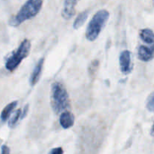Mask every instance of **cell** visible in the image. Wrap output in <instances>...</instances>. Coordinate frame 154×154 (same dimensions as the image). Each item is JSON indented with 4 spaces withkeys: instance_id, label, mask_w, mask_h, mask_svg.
<instances>
[{
    "instance_id": "obj_4",
    "label": "cell",
    "mask_w": 154,
    "mask_h": 154,
    "mask_svg": "<svg viewBox=\"0 0 154 154\" xmlns=\"http://www.w3.org/2000/svg\"><path fill=\"white\" fill-rule=\"evenodd\" d=\"M31 49V42L28 39H24L17 49L6 60L5 68L9 72H14L23 61L28 57Z\"/></svg>"
},
{
    "instance_id": "obj_14",
    "label": "cell",
    "mask_w": 154,
    "mask_h": 154,
    "mask_svg": "<svg viewBox=\"0 0 154 154\" xmlns=\"http://www.w3.org/2000/svg\"><path fill=\"white\" fill-rule=\"evenodd\" d=\"M147 108L150 112H154V92L148 96L147 100Z\"/></svg>"
},
{
    "instance_id": "obj_5",
    "label": "cell",
    "mask_w": 154,
    "mask_h": 154,
    "mask_svg": "<svg viewBox=\"0 0 154 154\" xmlns=\"http://www.w3.org/2000/svg\"><path fill=\"white\" fill-rule=\"evenodd\" d=\"M119 63H120V68L122 73L123 75H129L132 69L130 51L127 50L122 51L119 57Z\"/></svg>"
},
{
    "instance_id": "obj_10",
    "label": "cell",
    "mask_w": 154,
    "mask_h": 154,
    "mask_svg": "<svg viewBox=\"0 0 154 154\" xmlns=\"http://www.w3.org/2000/svg\"><path fill=\"white\" fill-rule=\"evenodd\" d=\"M140 38L149 45H154V32L150 29H143L139 32Z\"/></svg>"
},
{
    "instance_id": "obj_9",
    "label": "cell",
    "mask_w": 154,
    "mask_h": 154,
    "mask_svg": "<svg viewBox=\"0 0 154 154\" xmlns=\"http://www.w3.org/2000/svg\"><path fill=\"white\" fill-rule=\"evenodd\" d=\"M60 123L63 129H68L72 127L75 123V117L72 113L69 111H66L60 114Z\"/></svg>"
},
{
    "instance_id": "obj_7",
    "label": "cell",
    "mask_w": 154,
    "mask_h": 154,
    "mask_svg": "<svg viewBox=\"0 0 154 154\" xmlns=\"http://www.w3.org/2000/svg\"><path fill=\"white\" fill-rule=\"evenodd\" d=\"M78 0H65L62 16L64 19L70 20L75 14V7Z\"/></svg>"
},
{
    "instance_id": "obj_19",
    "label": "cell",
    "mask_w": 154,
    "mask_h": 154,
    "mask_svg": "<svg viewBox=\"0 0 154 154\" xmlns=\"http://www.w3.org/2000/svg\"><path fill=\"white\" fill-rule=\"evenodd\" d=\"M150 135H151L152 136H153V137H154V123H153V126H152L151 131H150Z\"/></svg>"
},
{
    "instance_id": "obj_18",
    "label": "cell",
    "mask_w": 154,
    "mask_h": 154,
    "mask_svg": "<svg viewBox=\"0 0 154 154\" xmlns=\"http://www.w3.org/2000/svg\"><path fill=\"white\" fill-rule=\"evenodd\" d=\"M1 154H10V148L7 145H3L2 147Z\"/></svg>"
},
{
    "instance_id": "obj_11",
    "label": "cell",
    "mask_w": 154,
    "mask_h": 154,
    "mask_svg": "<svg viewBox=\"0 0 154 154\" xmlns=\"http://www.w3.org/2000/svg\"><path fill=\"white\" fill-rule=\"evenodd\" d=\"M17 105V101H14L5 107V108L2 111L1 116H0L2 121L5 122L8 120V118L10 117L11 114L12 113L13 110L16 108Z\"/></svg>"
},
{
    "instance_id": "obj_12",
    "label": "cell",
    "mask_w": 154,
    "mask_h": 154,
    "mask_svg": "<svg viewBox=\"0 0 154 154\" xmlns=\"http://www.w3.org/2000/svg\"><path fill=\"white\" fill-rule=\"evenodd\" d=\"M89 15V11H84L81 12V14L78 15V17H76V19L75 20L73 23V27L75 29H78L80 27L84 25V23L87 20V17H88Z\"/></svg>"
},
{
    "instance_id": "obj_8",
    "label": "cell",
    "mask_w": 154,
    "mask_h": 154,
    "mask_svg": "<svg viewBox=\"0 0 154 154\" xmlns=\"http://www.w3.org/2000/svg\"><path fill=\"white\" fill-rule=\"evenodd\" d=\"M44 62H45V59L41 58L40 60L38 61V63H36L34 69H33L32 73L29 80L30 85H31L32 87L38 83V81H39V79H40L41 74H42V69H43Z\"/></svg>"
},
{
    "instance_id": "obj_16",
    "label": "cell",
    "mask_w": 154,
    "mask_h": 154,
    "mask_svg": "<svg viewBox=\"0 0 154 154\" xmlns=\"http://www.w3.org/2000/svg\"><path fill=\"white\" fill-rule=\"evenodd\" d=\"M63 150L62 147H56V148L52 149L50 151L49 154H63Z\"/></svg>"
},
{
    "instance_id": "obj_3",
    "label": "cell",
    "mask_w": 154,
    "mask_h": 154,
    "mask_svg": "<svg viewBox=\"0 0 154 154\" xmlns=\"http://www.w3.org/2000/svg\"><path fill=\"white\" fill-rule=\"evenodd\" d=\"M110 14L107 10L102 9L96 12L89 23L86 29V38L88 41L93 42L99 37L102 29L108 20Z\"/></svg>"
},
{
    "instance_id": "obj_6",
    "label": "cell",
    "mask_w": 154,
    "mask_h": 154,
    "mask_svg": "<svg viewBox=\"0 0 154 154\" xmlns=\"http://www.w3.org/2000/svg\"><path fill=\"white\" fill-rule=\"evenodd\" d=\"M138 57L144 62H149L154 59V45L150 46L141 45L138 50Z\"/></svg>"
},
{
    "instance_id": "obj_15",
    "label": "cell",
    "mask_w": 154,
    "mask_h": 154,
    "mask_svg": "<svg viewBox=\"0 0 154 154\" xmlns=\"http://www.w3.org/2000/svg\"><path fill=\"white\" fill-rule=\"evenodd\" d=\"M99 62L98 60H94L91 63L90 66H89V73L91 75H94L96 73V72L97 71V69L99 68Z\"/></svg>"
},
{
    "instance_id": "obj_17",
    "label": "cell",
    "mask_w": 154,
    "mask_h": 154,
    "mask_svg": "<svg viewBox=\"0 0 154 154\" xmlns=\"http://www.w3.org/2000/svg\"><path fill=\"white\" fill-rule=\"evenodd\" d=\"M29 111V105H26L25 107L23 108V110L22 111V114H21V120L23 119L24 117H26V116L27 115V113Z\"/></svg>"
},
{
    "instance_id": "obj_2",
    "label": "cell",
    "mask_w": 154,
    "mask_h": 154,
    "mask_svg": "<svg viewBox=\"0 0 154 154\" xmlns=\"http://www.w3.org/2000/svg\"><path fill=\"white\" fill-rule=\"evenodd\" d=\"M44 0H27L14 17L9 21L12 26L17 27L25 21L35 17L41 11Z\"/></svg>"
},
{
    "instance_id": "obj_13",
    "label": "cell",
    "mask_w": 154,
    "mask_h": 154,
    "mask_svg": "<svg viewBox=\"0 0 154 154\" xmlns=\"http://www.w3.org/2000/svg\"><path fill=\"white\" fill-rule=\"evenodd\" d=\"M21 114H22V111L21 109H18L17 111H15V112L14 113L13 115L11 117L10 120L8 121V126L10 128H14L16 124L17 123V122L19 121L20 119L21 118Z\"/></svg>"
},
{
    "instance_id": "obj_1",
    "label": "cell",
    "mask_w": 154,
    "mask_h": 154,
    "mask_svg": "<svg viewBox=\"0 0 154 154\" xmlns=\"http://www.w3.org/2000/svg\"><path fill=\"white\" fill-rule=\"evenodd\" d=\"M51 105L53 111L57 114H61L70 108L69 94L61 83L54 82L51 85Z\"/></svg>"
}]
</instances>
